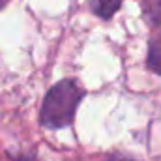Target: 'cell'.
Segmentation results:
<instances>
[{
    "label": "cell",
    "mask_w": 161,
    "mask_h": 161,
    "mask_svg": "<svg viewBox=\"0 0 161 161\" xmlns=\"http://www.w3.org/2000/svg\"><path fill=\"white\" fill-rule=\"evenodd\" d=\"M124 0H90L92 11L101 19H111L120 9Z\"/></svg>",
    "instance_id": "7a4b0ae2"
},
{
    "label": "cell",
    "mask_w": 161,
    "mask_h": 161,
    "mask_svg": "<svg viewBox=\"0 0 161 161\" xmlns=\"http://www.w3.org/2000/svg\"><path fill=\"white\" fill-rule=\"evenodd\" d=\"M142 11L150 25L161 26V0H142Z\"/></svg>",
    "instance_id": "277c9868"
},
{
    "label": "cell",
    "mask_w": 161,
    "mask_h": 161,
    "mask_svg": "<svg viewBox=\"0 0 161 161\" xmlns=\"http://www.w3.org/2000/svg\"><path fill=\"white\" fill-rule=\"evenodd\" d=\"M6 4H8V0H0V9H2V8H4Z\"/></svg>",
    "instance_id": "8992f818"
},
{
    "label": "cell",
    "mask_w": 161,
    "mask_h": 161,
    "mask_svg": "<svg viewBox=\"0 0 161 161\" xmlns=\"http://www.w3.org/2000/svg\"><path fill=\"white\" fill-rule=\"evenodd\" d=\"M107 161H131V159H127V158H122V156H114V158H111V159H107Z\"/></svg>",
    "instance_id": "5b68a950"
},
{
    "label": "cell",
    "mask_w": 161,
    "mask_h": 161,
    "mask_svg": "<svg viewBox=\"0 0 161 161\" xmlns=\"http://www.w3.org/2000/svg\"><path fill=\"white\" fill-rule=\"evenodd\" d=\"M82 99V88L73 79L56 82L45 96L40 122L47 129H60L73 122L77 105Z\"/></svg>",
    "instance_id": "6da1fadb"
},
{
    "label": "cell",
    "mask_w": 161,
    "mask_h": 161,
    "mask_svg": "<svg viewBox=\"0 0 161 161\" xmlns=\"http://www.w3.org/2000/svg\"><path fill=\"white\" fill-rule=\"evenodd\" d=\"M148 68L161 75V34H156L148 45Z\"/></svg>",
    "instance_id": "3957f363"
}]
</instances>
